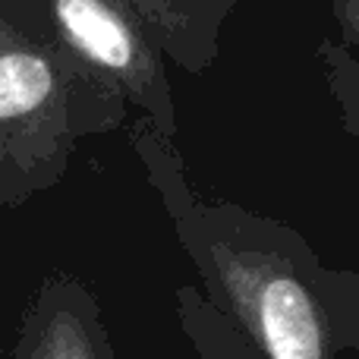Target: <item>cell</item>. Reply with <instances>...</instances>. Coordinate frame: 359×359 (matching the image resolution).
<instances>
[{"mask_svg": "<svg viewBox=\"0 0 359 359\" xmlns=\"http://www.w3.org/2000/svg\"><path fill=\"white\" fill-rule=\"evenodd\" d=\"M136 151L161 196L205 299L265 359H344L359 353V271L328 268L297 227L189 183L174 139L151 123Z\"/></svg>", "mask_w": 359, "mask_h": 359, "instance_id": "1", "label": "cell"}, {"mask_svg": "<svg viewBox=\"0 0 359 359\" xmlns=\"http://www.w3.org/2000/svg\"><path fill=\"white\" fill-rule=\"evenodd\" d=\"M25 359H114L98 309L79 287L63 284L44 303Z\"/></svg>", "mask_w": 359, "mask_h": 359, "instance_id": "2", "label": "cell"}, {"mask_svg": "<svg viewBox=\"0 0 359 359\" xmlns=\"http://www.w3.org/2000/svg\"><path fill=\"white\" fill-rule=\"evenodd\" d=\"M63 76L50 50L32 44L0 48V120L44 114L60 101Z\"/></svg>", "mask_w": 359, "mask_h": 359, "instance_id": "3", "label": "cell"}, {"mask_svg": "<svg viewBox=\"0 0 359 359\" xmlns=\"http://www.w3.org/2000/svg\"><path fill=\"white\" fill-rule=\"evenodd\" d=\"M177 316L198 359H265L196 287L177 290Z\"/></svg>", "mask_w": 359, "mask_h": 359, "instance_id": "4", "label": "cell"}, {"mask_svg": "<svg viewBox=\"0 0 359 359\" xmlns=\"http://www.w3.org/2000/svg\"><path fill=\"white\" fill-rule=\"evenodd\" d=\"M316 60L344 133L359 142V54L334 38H322L316 44Z\"/></svg>", "mask_w": 359, "mask_h": 359, "instance_id": "5", "label": "cell"}, {"mask_svg": "<svg viewBox=\"0 0 359 359\" xmlns=\"http://www.w3.org/2000/svg\"><path fill=\"white\" fill-rule=\"evenodd\" d=\"M331 16H334L341 44L359 54V0H331Z\"/></svg>", "mask_w": 359, "mask_h": 359, "instance_id": "6", "label": "cell"}]
</instances>
